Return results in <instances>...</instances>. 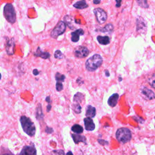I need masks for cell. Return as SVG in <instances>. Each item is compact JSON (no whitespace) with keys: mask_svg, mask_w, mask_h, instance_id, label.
I'll return each instance as SVG.
<instances>
[{"mask_svg":"<svg viewBox=\"0 0 155 155\" xmlns=\"http://www.w3.org/2000/svg\"><path fill=\"white\" fill-rule=\"evenodd\" d=\"M84 121L85 127L87 130L93 131L95 129V124L93 123V120L91 119V118L87 117L84 120Z\"/></svg>","mask_w":155,"mask_h":155,"instance_id":"obj_12","label":"cell"},{"mask_svg":"<svg viewBox=\"0 0 155 155\" xmlns=\"http://www.w3.org/2000/svg\"><path fill=\"white\" fill-rule=\"evenodd\" d=\"M65 77L64 74H61L60 73H56V75H55V79L56 80V81L58 82H64L65 80Z\"/></svg>","mask_w":155,"mask_h":155,"instance_id":"obj_24","label":"cell"},{"mask_svg":"<svg viewBox=\"0 0 155 155\" xmlns=\"http://www.w3.org/2000/svg\"><path fill=\"white\" fill-rule=\"evenodd\" d=\"M101 2V0H93V3L95 5H99Z\"/></svg>","mask_w":155,"mask_h":155,"instance_id":"obj_33","label":"cell"},{"mask_svg":"<svg viewBox=\"0 0 155 155\" xmlns=\"http://www.w3.org/2000/svg\"><path fill=\"white\" fill-rule=\"evenodd\" d=\"M150 86H151L152 87H153V88L155 89V80H152V81L150 83Z\"/></svg>","mask_w":155,"mask_h":155,"instance_id":"obj_31","label":"cell"},{"mask_svg":"<svg viewBox=\"0 0 155 155\" xmlns=\"http://www.w3.org/2000/svg\"><path fill=\"white\" fill-rule=\"evenodd\" d=\"M84 35V31L83 29H78L71 33V40L73 42H78L80 40V36Z\"/></svg>","mask_w":155,"mask_h":155,"instance_id":"obj_11","label":"cell"},{"mask_svg":"<svg viewBox=\"0 0 155 155\" xmlns=\"http://www.w3.org/2000/svg\"><path fill=\"white\" fill-rule=\"evenodd\" d=\"M72 108L76 113H80L81 112V107L79 104H74L72 105Z\"/></svg>","mask_w":155,"mask_h":155,"instance_id":"obj_26","label":"cell"},{"mask_svg":"<svg viewBox=\"0 0 155 155\" xmlns=\"http://www.w3.org/2000/svg\"><path fill=\"white\" fill-rule=\"evenodd\" d=\"M34 55L36 57H40L43 59H48L50 57V54L48 52H43L40 47H38L36 52L34 53Z\"/></svg>","mask_w":155,"mask_h":155,"instance_id":"obj_13","label":"cell"},{"mask_svg":"<svg viewBox=\"0 0 155 155\" xmlns=\"http://www.w3.org/2000/svg\"><path fill=\"white\" fill-rule=\"evenodd\" d=\"M1 78H2V74L0 73V80H1Z\"/></svg>","mask_w":155,"mask_h":155,"instance_id":"obj_38","label":"cell"},{"mask_svg":"<svg viewBox=\"0 0 155 155\" xmlns=\"http://www.w3.org/2000/svg\"><path fill=\"white\" fill-rule=\"evenodd\" d=\"M55 58L56 59H62L64 58V55L60 50H56L55 53Z\"/></svg>","mask_w":155,"mask_h":155,"instance_id":"obj_27","label":"cell"},{"mask_svg":"<svg viewBox=\"0 0 155 155\" xmlns=\"http://www.w3.org/2000/svg\"><path fill=\"white\" fill-rule=\"evenodd\" d=\"M51 108H52L51 105H50V104H49V105L47 106V112L50 111V110Z\"/></svg>","mask_w":155,"mask_h":155,"instance_id":"obj_34","label":"cell"},{"mask_svg":"<svg viewBox=\"0 0 155 155\" xmlns=\"http://www.w3.org/2000/svg\"><path fill=\"white\" fill-rule=\"evenodd\" d=\"M94 14L96 17L98 22L99 24H102L106 21L107 19V15L102 9H101V8L95 9L94 10Z\"/></svg>","mask_w":155,"mask_h":155,"instance_id":"obj_6","label":"cell"},{"mask_svg":"<svg viewBox=\"0 0 155 155\" xmlns=\"http://www.w3.org/2000/svg\"><path fill=\"white\" fill-rule=\"evenodd\" d=\"M74 56L79 58H86L89 55V50L83 46H78L76 48L74 52Z\"/></svg>","mask_w":155,"mask_h":155,"instance_id":"obj_7","label":"cell"},{"mask_svg":"<svg viewBox=\"0 0 155 155\" xmlns=\"http://www.w3.org/2000/svg\"><path fill=\"white\" fill-rule=\"evenodd\" d=\"M15 43L14 38L8 40L6 44V51L9 55H13L15 53Z\"/></svg>","mask_w":155,"mask_h":155,"instance_id":"obj_9","label":"cell"},{"mask_svg":"<svg viewBox=\"0 0 155 155\" xmlns=\"http://www.w3.org/2000/svg\"><path fill=\"white\" fill-rule=\"evenodd\" d=\"M20 154H36V150L34 146L27 145L25 146L20 153Z\"/></svg>","mask_w":155,"mask_h":155,"instance_id":"obj_10","label":"cell"},{"mask_svg":"<svg viewBox=\"0 0 155 155\" xmlns=\"http://www.w3.org/2000/svg\"><path fill=\"white\" fill-rule=\"evenodd\" d=\"M113 30V25L111 24H108L100 30L102 32H111Z\"/></svg>","mask_w":155,"mask_h":155,"instance_id":"obj_23","label":"cell"},{"mask_svg":"<svg viewBox=\"0 0 155 155\" xmlns=\"http://www.w3.org/2000/svg\"><path fill=\"white\" fill-rule=\"evenodd\" d=\"M73 6L78 9H84L87 8L89 6L87 4L86 0H81V1L78 2L75 4H74Z\"/></svg>","mask_w":155,"mask_h":155,"instance_id":"obj_16","label":"cell"},{"mask_svg":"<svg viewBox=\"0 0 155 155\" xmlns=\"http://www.w3.org/2000/svg\"><path fill=\"white\" fill-rule=\"evenodd\" d=\"M102 63V58L99 55H95L90 58L86 63L87 70L93 71L99 67Z\"/></svg>","mask_w":155,"mask_h":155,"instance_id":"obj_2","label":"cell"},{"mask_svg":"<svg viewBox=\"0 0 155 155\" xmlns=\"http://www.w3.org/2000/svg\"><path fill=\"white\" fill-rule=\"evenodd\" d=\"M105 72H106V76H108L110 75V74L108 73V71L107 70H106Z\"/></svg>","mask_w":155,"mask_h":155,"instance_id":"obj_37","label":"cell"},{"mask_svg":"<svg viewBox=\"0 0 155 155\" xmlns=\"http://www.w3.org/2000/svg\"><path fill=\"white\" fill-rule=\"evenodd\" d=\"M33 74L34 75H35V76H37V75H38L39 74V71L37 70V69H34L33 70Z\"/></svg>","mask_w":155,"mask_h":155,"instance_id":"obj_32","label":"cell"},{"mask_svg":"<svg viewBox=\"0 0 155 155\" xmlns=\"http://www.w3.org/2000/svg\"><path fill=\"white\" fill-rule=\"evenodd\" d=\"M45 132H46L47 133L50 134V133H53V130L52 128H50V127H47L46 129V130H45Z\"/></svg>","mask_w":155,"mask_h":155,"instance_id":"obj_29","label":"cell"},{"mask_svg":"<svg viewBox=\"0 0 155 155\" xmlns=\"http://www.w3.org/2000/svg\"><path fill=\"white\" fill-rule=\"evenodd\" d=\"M136 2L139 6L142 8L147 9L148 8V5L147 3V0H136Z\"/></svg>","mask_w":155,"mask_h":155,"instance_id":"obj_22","label":"cell"},{"mask_svg":"<svg viewBox=\"0 0 155 155\" xmlns=\"http://www.w3.org/2000/svg\"><path fill=\"white\" fill-rule=\"evenodd\" d=\"M96 115V109L92 105H88L86 110V116L89 118H93Z\"/></svg>","mask_w":155,"mask_h":155,"instance_id":"obj_17","label":"cell"},{"mask_svg":"<svg viewBox=\"0 0 155 155\" xmlns=\"http://www.w3.org/2000/svg\"><path fill=\"white\" fill-rule=\"evenodd\" d=\"M56 90L58 92H61L63 89V85L61 82H58L57 81L56 84Z\"/></svg>","mask_w":155,"mask_h":155,"instance_id":"obj_28","label":"cell"},{"mask_svg":"<svg viewBox=\"0 0 155 155\" xmlns=\"http://www.w3.org/2000/svg\"><path fill=\"white\" fill-rule=\"evenodd\" d=\"M83 128L78 124H75L71 127V131L75 133H81L83 132Z\"/></svg>","mask_w":155,"mask_h":155,"instance_id":"obj_20","label":"cell"},{"mask_svg":"<svg viewBox=\"0 0 155 155\" xmlns=\"http://www.w3.org/2000/svg\"><path fill=\"white\" fill-rule=\"evenodd\" d=\"M4 15L9 23L11 24L15 23L17 19L16 12L12 4H7L5 5L4 8Z\"/></svg>","mask_w":155,"mask_h":155,"instance_id":"obj_4","label":"cell"},{"mask_svg":"<svg viewBox=\"0 0 155 155\" xmlns=\"http://www.w3.org/2000/svg\"><path fill=\"white\" fill-rule=\"evenodd\" d=\"M46 101L49 102V103H50L51 102V99H50V96H47L46 99Z\"/></svg>","mask_w":155,"mask_h":155,"instance_id":"obj_35","label":"cell"},{"mask_svg":"<svg viewBox=\"0 0 155 155\" xmlns=\"http://www.w3.org/2000/svg\"><path fill=\"white\" fill-rule=\"evenodd\" d=\"M20 123L23 131L29 136H33L36 133V127L32 120L26 116H22L20 118Z\"/></svg>","mask_w":155,"mask_h":155,"instance_id":"obj_1","label":"cell"},{"mask_svg":"<svg viewBox=\"0 0 155 155\" xmlns=\"http://www.w3.org/2000/svg\"><path fill=\"white\" fill-rule=\"evenodd\" d=\"M116 136L119 142L125 144L130 141L132 138V133L129 129L121 128L116 132Z\"/></svg>","mask_w":155,"mask_h":155,"instance_id":"obj_3","label":"cell"},{"mask_svg":"<svg viewBox=\"0 0 155 155\" xmlns=\"http://www.w3.org/2000/svg\"><path fill=\"white\" fill-rule=\"evenodd\" d=\"M55 153H58V154H64V151H62V150H59V151H54Z\"/></svg>","mask_w":155,"mask_h":155,"instance_id":"obj_36","label":"cell"},{"mask_svg":"<svg viewBox=\"0 0 155 155\" xmlns=\"http://www.w3.org/2000/svg\"><path fill=\"white\" fill-rule=\"evenodd\" d=\"M141 94L146 100H151L155 98L154 93L153 92V91L145 87L142 88L141 90Z\"/></svg>","mask_w":155,"mask_h":155,"instance_id":"obj_8","label":"cell"},{"mask_svg":"<svg viewBox=\"0 0 155 155\" xmlns=\"http://www.w3.org/2000/svg\"><path fill=\"white\" fill-rule=\"evenodd\" d=\"M118 99H119V95L118 93H114L112 95L108 100V105L112 107H115L118 103Z\"/></svg>","mask_w":155,"mask_h":155,"instance_id":"obj_14","label":"cell"},{"mask_svg":"<svg viewBox=\"0 0 155 155\" xmlns=\"http://www.w3.org/2000/svg\"><path fill=\"white\" fill-rule=\"evenodd\" d=\"M36 118L38 121H41L44 118V114L42 110L41 104H39L36 108Z\"/></svg>","mask_w":155,"mask_h":155,"instance_id":"obj_15","label":"cell"},{"mask_svg":"<svg viewBox=\"0 0 155 155\" xmlns=\"http://www.w3.org/2000/svg\"><path fill=\"white\" fill-rule=\"evenodd\" d=\"M72 138L74 141V142L76 143V144H78L80 142H86V138L83 136H81V135H76V134H73L72 135Z\"/></svg>","mask_w":155,"mask_h":155,"instance_id":"obj_19","label":"cell"},{"mask_svg":"<svg viewBox=\"0 0 155 155\" xmlns=\"http://www.w3.org/2000/svg\"><path fill=\"white\" fill-rule=\"evenodd\" d=\"M64 20V23H65V24H67L70 29H73V26L72 25L73 20L70 16H68V15L65 16Z\"/></svg>","mask_w":155,"mask_h":155,"instance_id":"obj_21","label":"cell"},{"mask_svg":"<svg viewBox=\"0 0 155 155\" xmlns=\"http://www.w3.org/2000/svg\"><path fill=\"white\" fill-rule=\"evenodd\" d=\"M116 8L121 7L122 0H116Z\"/></svg>","mask_w":155,"mask_h":155,"instance_id":"obj_30","label":"cell"},{"mask_svg":"<svg viewBox=\"0 0 155 155\" xmlns=\"http://www.w3.org/2000/svg\"><path fill=\"white\" fill-rule=\"evenodd\" d=\"M97 40L99 44L102 45H107L110 43V38L107 36H98L97 37Z\"/></svg>","mask_w":155,"mask_h":155,"instance_id":"obj_18","label":"cell"},{"mask_svg":"<svg viewBox=\"0 0 155 155\" xmlns=\"http://www.w3.org/2000/svg\"><path fill=\"white\" fill-rule=\"evenodd\" d=\"M66 29V24L64 21H59L51 32V36L53 38H57L59 36L63 34Z\"/></svg>","mask_w":155,"mask_h":155,"instance_id":"obj_5","label":"cell"},{"mask_svg":"<svg viewBox=\"0 0 155 155\" xmlns=\"http://www.w3.org/2000/svg\"><path fill=\"white\" fill-rule=\"evenodd\" d=\"M83 99H84V95L80 93H77L74 96V101L75 102H81Z\"/></svg>","mask_w":155,"mask_h":155,"instance_id":"obj_25","label":"cell"}]
</instances>
